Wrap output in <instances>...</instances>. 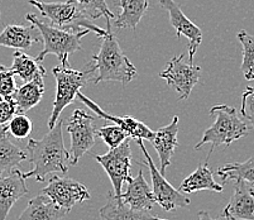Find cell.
<instances>
[{
    "mask_svg": "<svg viewBox=\"0 0 254 220\" xmlns=\"http://www.w3.org/2000/svg\"><path fill=\"white\" fill-rule=\"evenodd\" d=\"M64 120L59 119L42 140L29 138L27 154L33 170L22 172L23 177H34L37 182H43L52 173H66L70 166V152L66 149L62 134Z\"/></svg>",
    "mask_w": 254,
    "mask_h": 220,
    "instance_id": "6da1fadb",
    "label": "cell"
},
{
    "mask_svg": "<svg viewBox=\"0 0 254 220\" xmlns=\"http://www.w3.org/2000/svg\"><path fill=\"white\" fill-rule=\"evenodd\" d=\"M101 38L103 43L100 50L92 56V65L98 70L94 84L104 81H117L126 86L137 77V69L120 48L117 37L110 28V23H106V34Z\"/></svg>",
    "mask_w": 254,
    "mask_h": 220,
    "instance_id": "7a4b0ae2",
    "label": "cell"
},
{
    "mask_svg": "<svg viewBox=\"0 0 254 220\" xmlns=\"http://www.w3.org/2000/svg\"><path fill=\"white\" fill-rule=\"evenodd\" d=\"M25 19L33 24L34 28L38 29L39 34L42 37L43 50L36 57L38 62H42L47 55H55L61 62V66H68L70 55L76 51L82 50L81 39L90 33L89 29L84 31L62 29L53 25L52 23L42 22L32 13L25 15Z\"/></svg>",
    "mask_w": 254,
    "mask_h": 220,
    "instance_id": "3957f363",
    "label": "cell"
},
{
    "mask_svg": "<svg viewBox=\"0 0 254 220\" xmlns=\"http://www.w3.org/2000/svg\"><path fill=\"white\" fill-rule=\"evenodd\" d=\"M210 115L214 117V123L202 134L201 141L195 146L196 150L201 149L206 143L211 145L206 162L218 146H229L234 141L248 134V126L240 119L235 108L225 104H216L210 109Z\"/></svg>",
    "mask_w": 254,
    "mask_h": 220,
    "instance_id": "277c9868",
    "label": "cell"
},
{
    "mask_svg": "<svg viewBox=\"0 0 254 220\" xmlns=\"http://www.w3.org/2000/svg\"><path fill=\"white\" fill-rule=\"evenodd\" d=\"M95 71L96 69L92 64L91 66L89 65L84 71L72 70L68 66H57L53 69V76L56 78V96H55L52 113L48 120L50 129L60 119V115L64 112V109L67 108L76 100L78 91L86 85Z\"/></svg>",
    "mask_w": 254,
    "mask_h": 220,
    "instance_id": "5b68a950",
    "label": "cell"
},
{
    "mask_svg": "<svg viewBox=\"0 0 254 220\" xmlns=\"http://www.w3.org/2000/svg\"><path fill=\"white\" fill-rule=\"evenodd\" d=\"M28 3L36 6L43 17L48 18L53 25L60 28L73 31H81V28L89 29L99 37H104L106 34V29H101L90 22L75 0H66L64 3H45L42 0H28Z\"/></svg>",
    "mask_w": 254,
    "mask_h": 220,
    "instance_id": "8992f818",
    "label": "cell"
},
{
    "mask_svg": "<svg viewBox=\"0 0 254 220\" xmlns=\"http://www.w3.org/2000/svg\"><path fill=\"white\" fill-rule=\"evenodd\" d=\"M67 129L71 136L70 166H76L80 158L95 146V118L84 109H76L68 120Z\"/></svg>",
    "mask_w": 254,
    "mask_h": 220,
    "instance_id": "52a82bcc",
    "label": "cell"
},
{
    "mask_svg": "<svg viewBox=\"0 0 254 220\" xmlns=\"http://www.w3.org/2000/svg\"><path fill=\"white\" fill-rule=\"evenodd\" d=\"M138 146H139L140 150L143 152L145 157V162L137 161L135 163L142 166L145 164L149 167V172L152 176V192L156 199V203L162 206L166 212H171V210L179 209V208H189L191 205V200L187 196L184 195V192L180 190H176L170 182L165 178V176L161 175L158 168L156 167L153 159L151 158L149 153L145 149V146L143 143V140H135Z\"/></svg>",
    "mask_w": 254,
    "mask_h": 220,
    "instance_id": "ba28073f",
    "label": "cell"
},
{
    "mask_svg": "<svg viewBox=\"0 0 254 220\" xmlns=\"http://www.w3.org/2000/svg\"><path fill=\"white\" fill-rule=\"evenodd\" d=\"M94 158L109 176L115 195H120L124 182H129L131 178V148L129 138L103 156L94 154Z\"/></svg>",
    "mask_w": 254,
    "mask_h": 220,
    "instance_id": "9c48e42d",
    "label": "cell"
},
{
    "mask_svg": "<svg viewBox=\"0 0 254 220\" xmlns=\"http://www.w3.org/2000/svg\"><path fill=\"white\" fill-rule=\"evenodd\" d=\"M200 75L201 67L191 62H185L184 53L171 59L167 67L162 73H159V77L166 80L168 86L176 90L179 99L182 100L190 96L191 91L200 80Z\"/></svg>",
    "mask_w": 254,
    "mask_h": 220,
    "instance_id": "30bf717a",
    "label": "cell"
},
{
    "mask_svg": "<svg viewBox=\"0 0 254 220\" xmlns=\"http://www.w3.org/2000/svg\"><path fill=\"white\" fill-rule=\"evenodd\" d=\"M41 194L47 195L55 204L71 212L77 203H82L91 198L90 191L84 184L73 178L51 176L50 182L43 187Z\"/></svg>",
    "mask_w": 254,
    "mask_h": 220,
    "instance_id": "8fae6325",
    "label": "cell"
},
{
    "mask_svg": "<svg viewBox=\"0 0 254 220\" xmlns=\"http://www.w3.org/2000/svg\"><path fill=\"white\" fill-rule=\"evenodd\" d=\"M159 4L165 10H167L171 25L175 28L177 38L184 36L189 39V61L193 64V57L197 52L198 46L202 42L201 29L182 13L175 0H159Z\"/></svg>",
    "mask_w": 254,
    "mask_h": 220,
    "instance_id": "7c38bea8",
    "label": "cell"
},
{
    "mask_svg": "<svg viewBox=\"0 0 254 220\" xmlns=\"http://www.w3.org/2000/svg\"><path fill=\"white\" fill-rule=\"evenodd\" d=\"M221 217L226 220H254V190L243 180H235L234 192Z\"/></svg>",
    "mask_w": 254,
    "mask_h": 220,
    "instance_id": "4fadbf2b",
    "label": "cell"
},
{
    "mask_svg": "<svg viewBox=\"0 0 254 220\" xmlns=\"http://www.w3.org/2000/svg\"><path fill=\"white\" fill-rule=\"evenodd\" d=\"M76 99L85 104L90 110L95 113L98 117H100L101 119L109 120V122L114 123L115 126H119L120 128L124 129L126 133L128 134L129 138H134V140H147L152 141L153 140L154 132L151 128L145 126L144 123L140 122V120L135 119L133 117H117V115L109 114V113L104 112L103 109L95 104L91 99L86 98L84 94H81V91H78Z\"/></svg>",
    "mask_w": 254,
    "mask_h": 220,
    "instance_id": "5bb4252c",
    "label": "cell"
},
{
    "mask_svg": "<svg viewBox=\"0 0 254 220\" xmlns=\"http://www.w3.org/2000/svg\"><path fill=\"white\" fill-rule=\"evenodd\" d=\"M28 192L22 171L15 168L9 175L0 176V220H6L13 205Z\"/></svg>",
    "mask_w": 254,
    "mask_h": 220,
    "instance_id": "9a60e30c",
    "label": "cell"
},
{
    "mask_svg": "<svg viewBox=\"0 0 254 220\" xmlns=\"http://www.w3.org/2000/svg\"><path fill=\"white\" fill-rule=\"evenodd\" d=\"M179 117L175 115L172 122L168 126L159 128L158 131L154 132L153 140L151 141L153 143V147L158 154L159 162H161V175H166V170L168 166H171V157L175 153V149L179 146L177 141V133H179Z\"/></svg>",
    "mask_w": 254,
    "mask_h": 220,
    "instance_id": "2e32d148",
    "label": "cell"
},
{
    "mask_svg": "<svg viewBox=\"0 0 254 220\" xmlns=\"http://www.w3.org/2000/svg\"><path fill=\"white\" fill-rule=\"evenodd\" d=\"M99 214L104 220H167L151 214V210L133 209L124 204L120 195H115L114 192L108 194L106 204L101 206Z\"/></svg>",
    "mask_w": 254,
    "mask_h": 220,
    "instance_id": "e0dca14e",
    "label": "cell"
},
{
    "mask_svg": "<svg viewBox=\"0 0 254 220\" xmlns=\"http://www.w3.org/2000/svg\"><path fill=\"white\" fill-rule=\"evenodd\" d=\"M120 199L124 204L129 205L133 209L152 210L156 203L151 186L144 178V172L140 167L138 175L131 177L128 182V189L126 192L120 194Z\"/></svg>",
    "mask_w": 254,
    "mask_h": 220,
    "instance_id": "ac0fdd59",
    "label": "cell"
},
{
    "mask_svg": "<svg viewBox=\"0 0 254 220\" xmlns=\"http://www.w3.org/2000/svg\"><path fill=\"white\" fill-rule=\"evenodd\" d=\"M68 213L67 209L53 203L47 195L39 194L28 201V206L18 220H60Z\"/></svg>",
    "mask_w": 254,
    "mask_h": 220,
    "instance_id": "d6986e66",
    "label": "cell"
},
{
    "mask_svg": "<svg viewBox=\"0 0 254 220\" xmlns=\"http://www.w3.org/2000/svg\"><path fill=\"white\" fill-rule=\"evenodd\" d=\"M5 126L0 129V176L9 175L28 158V154L9 138Z\"/></svg>",
    "mask_w": 254,
    "mask_h": 220,
    "instance_id": "ffe728a7",
    "label": "cell"
},
{
    "mask_svg": "<svg viewBox=\"0 0 254 220\" xmlns=\"http://www.w3.org/2000/svg\"><path fill=\"white\" fill-rule=\"evenodd\" d=\"M34 25L9 24L0 33V47L15 48V50H28L33 43L39 42L38 37L33 34Z\"/></svg>",
    "mask_w": 254,
    "mask_h": 220,
    "instance_id": "44dd1931",
    "label": "cell"
},
{
    "mask_svg": "<svg viewBox=\"0 0 254 220\" xmlns=\"http://www.w3.org/2000/svg\"><path fill=\"white\" fill-rule=\"evenodd\" d=\"M114 3L122 9L114 22L118 28L135 29L149 8L148 0H115Z\"/></svg>",
    "mask_w": 254,
    "mask_h": 220,
    "instance_id": "7402d4cb",
    "label": "cell"
},
{
    "mask_svg": "<svg viewBox=\"0 0 254 220\" xmlns=\"http://www.w3.org/2000/svg\"><path fill=\"white\" fill-rule=\"evenodd\" d=\"M45 76H38L33 80L25 82L23 86L17 87L11 99L17 105L18 113H27L42 100L45 94Z\"/></svg>",
    "mask_w": 254,
    "mask_h": 220,
    "instance_id": "603a6c76",
    "label": "cell"
},
{
    "mask_svg": "<svg viewBox=\"0 0 254 220\" xmlns=\"http://www.w3.org/2000/svg\"><path fill=\"white\" fill-rule=\"evenodd\" d=\"M202 190H210L215 192H221L224 190V185L218 184L214 180V175L207 166V162L198 164L197 170L190 176H187L180 185V191L184 194H192V192L202 191Z\"/></svg>",
    "mask_w": 254,
    "mask_h": 220,
    "instance_id": "cb8c5ba5",
    "label": "cell"
},
{
    "mask_svg": "<svg viewBox=\"0 0 254 220\" xmlns=\"http://www.w3.org/2000/svg\"><path fill=\"white\" fill-rule=\"evenodd\" d=\"M10 70L14 76H19L24 82H28L38 76H46V69L41 65V62L37 61L36 59H32L20 50L14 52Z\"/></svg>",
    "mask_w": 254,
    "mask_h": 220,
    "instance_id": "d4e9b609",
    "label": "cell"
},
{
    "mask_svg": "<svg viewBox=\"0 0 254 220\" xmlns=\"http://www.w3.org/2000/svg\"><path fill=\"white\" fill-rule=\"evenodd\" d=\"M216 173L223 181L221 185L228 184L229 181H235V180H243L254 186V157H251L246 162L224 164L223 167L218 168Z\"/></svg>",
    "mask_w": 254,
    "mask_h": 220,
    "instance_id": "484cf974",
    "label": "cell"
},
{
    "mask_svg": "<svg viewBox=\"0 0 254 220\" xmlns=\"http://www.w3.org/2000/svg\"><path fill=\"white\" fill-rule=\"evenodd\" d=\"M239 42L243 47V61L240 70L244 78L248 81L254 80V36L247 33L246 31H239L237 34Z\"/></svg>",
    "mask_w": 254,
    "mask_h": 220,
    "instance_id": "4316f807",
    "label": "cell"
},
{
    "mask_svg": "<svg viewBox=\"0 0 254 220\" xmlns=\"http://www.w3.org/2000/svg\"><path fill=\"white\" fill-rule=\"evenodd\" d=\"M75 1L89 19H99L104 17L106 23H110V19L115 18V15L106 5L105 0H75Z\"/></svg>",
    "mask_w": 254,
    "mask_h": 220,
    "instance_id": "83f0119b",
    "label": "cell"
},
{
    "mask_svg": "<svg viewBox=\"0 0 254 220\" xmlns=\"http://www.w3.org/2000/svg\"><path fill=\"white\" fill-rule=\"evenodd\" d=\"M5 128L8 133H10L14 138L23 140V138L31 136L33 124H32V120L25 115V113H17L9 120Z\"/></svg>",
    "mask_w": 254,
    "mask_h": 220,
    "instance_id": "f1b7e54d",
    "label": "cell"
},
{
    "mask_svg": "<svg viewBox=\"0 0 254 220\" xmlns=\"http://www.w3.org/2000/svg\"><path fill=\"white\" fill-rule=\"evenodd\" d=\"M96 136H99L101 140L105 142V145L109 147V149L118 147L122 142L129 138L128 134L124 129L120 128L119 126H105L96 129Z\"/></svg>",
    "mask_w": 254,
    "mask_h": 220,
    "instance_id": "f546056e",
    "label": "cell"
},
{
    "mask_svg": "<svg viewBox=\"0 0 254 220\" xmlns=\"http://www.w3.org/2000/svg\"><path fill=\"white\" fill-rule=\"evenodd\" d=\"M17 90V84L14 80V73L10 69L0 65V100L10 99L11 95Z\"/></svg>",
    "mask_w": 254,
    "mask_h": 220,
    "instance_id": "4dcf8cb0",
    "label": "cell"
},
{
    "mask_svg": "<svg viewBox=\"0 0 254 220\" xmlns=\"http://www.w3.org/2000/svg\"><path fill=\"white\" fill-rule=\"evenodd\" d=\"M240 113L254 128V86H248L242 95Z\"/></svg>",
    "mask_w": 254,
    "mask_h": 220,
    "instance_id": "1f68e13d",
    "label": "cell"
},
{
    "mask_svg": "<svg viewBox=\"0 0 254 220\" xmlns=\"http://www.w3.org/2000/svg\"><path fill=\"white\" fill-rule=\"evenodd\" d=\"M18 113L17 105L13 99H4L0 100V127L5 126L6 123Z\"/></svg>",
    "mask_w": 254,
    "mask_h": 220,
    "instance_id": "d6a6232c",
    "label": "cell"
},
{
    "mask_svg": "<svg viewBox=\"0 0 254 220\" xmlns=\"http://www.w3.org/2000/svg\"><path fill=\"white\" fill-rule=\"evenodd\" d=\"M198 220H220V218L214 219V218L210 215L209 212H206V210H201V212L198 213Z\"/></svg>",
    "mask_w": 254,
    "mask_h": 220,
    "instance_id": "836d02e7",
    "label": "cell"
}]
</instances>
